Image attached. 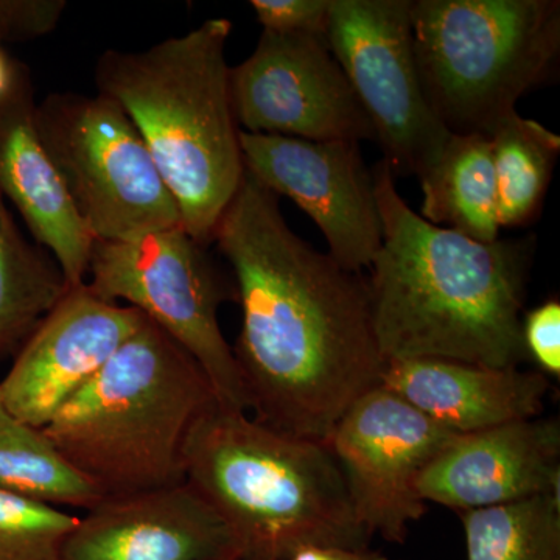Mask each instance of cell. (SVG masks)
<instances>
[{
	"instance_id": "cell-1",
	"label": "cell",
	"mask_w": 560,
	"mask_h": 560,
	"mask_svg": "<svg viewBox=\"0 0 560 560\" xmlns=\"http://www.w3.org/2000/svg\"><path fill=\"white\" fill-rule=\"evenodd\" d=\"M213 242L235 276L242 329L232 352L254 419L326 442L385 370L366 280L294 234L278 195L246 172Z\"/></svg>"
},
{
	"instance_id": "cell-2",
	"label": "cell",
	"mask_w": 560,
	"mask_h": 560,
	"mask_svg": "<svg viewBox=\"0 0 560 560\" xmlns=\"http://www.w3.org/2000/svg\"><path fill=\"white\" fill-rule=\"evenodd\" d=\"M372 176L382 246L366 287L383 360L517 368L533 238L482 243L436 226L400 197L388 162Z\"/></svg>"
},
{
	"instance_id": "cell-3",
	"label": "cell",
	"mask_w": 560,
	"mask_h": 560,
	"mask_svg": "<svg viewBox=\"0 0 560 560\" xmlns=\"http://www.w3.org/2000/svg\"><path fill=\"white\" fill-rule=\"evenodd\" d=\"M184 480L237 541L238 560H290L308 547L368 550L345 475L326 442L301 440L219 401L191 427Z\"/></svg>"
},
{
	"instance_id": "cell-4",
	"label": "cell",
	"mask_w": 560,
	"mask_h": 560,
	"mask_svg": "<svg viewBox=\"0 0 560 560\" xmlns=\"http://www.w3.org/2000/svg\"><path fill=\"white\" fill-rule=\"evenodd\" d=\"M231 31L209 20L147 50H106L95 68L98 92L142 136L184 230L206 246L245 175L224 57Z\"/></svg>"
},
{
	"instance_id": "cell-5",
	"label": "cell",
	"mask_w": 560,
	"mask_h": 560,
	"mask_svg": "<svg viewBox=\"0 0 560 560\" xmlns=\"http://www.w3.org/2000/svg\"><path fill=\"white\" fill-rule=\"evenodd\" d=\"M213 401L200 364L145 318L43 430L103 495H125L186 481L184 442Z\"/></svg>"
},
{
	"instance_id": "cell-6",
	"label": "cell",
	"mask_w": 560,
	"mask_h": 560,
	"mask_svg": "<svg viewBox=\"0 0 560 560\" xmlns=\"http://www.w3.org/2000/svg\"><path fill=\"white\" fill-rule=\"evenodd\" d=\"M412 46L431 113L451 135H481L555 79L559 0H411Z\"/></svg>"
},
{
	"instance_id": "cell-7",
	"label": "cell",
	"mask_w": 560,
	"mask_h": 560,
	"mask_svg": "<svg viewBox=\"0 0 560 560\" xmlns=\"http://www.w3.org/2000/svg\"><path fill=\"white\" fill-rule=\"evenodd\" d=\"M35 124L92 241L183 226L178 202L119 103L101 92H54L36 103Z\"/></svg>"
},
{
	"instance_id": "cell-8",
	"label": "cell",
	"mask_w": 560,
	"mask_h": 560,
	"mask_svg": "<svg viewBox=\"0 0 560 560\" xmlns=\"http://www.w3.org/2000/svg\"><path fill=\"white\" fill-rule=\"evenodd\" d=\"M206 248L183 226L94 242L86 285L103 300L138 308L200 364L220 405L246 412L241 371L219 323L221 304L237 301V291Z\"/></svg>"
},
{
	"instance_id": "cell-9",
	"label": "cell",
	"mask_w": 560,
	"mask_h": 560,
	"mask_svg": "<svg viewBox=\"0 0 560 560\" xmlns=\"http://www.w3.org/2000/svg\"><path fill=\"white\" fill-rule=\"evenodd\" d=\"M327 44L394 175L422 178L451 139L420 86L411 0H331Z\"/></svg>"
},
{
	"instance_id": "cell-10",
	"label": "cell",
	"mask_w": 560,
	"mask_h": 560,
	"mask_svg": "<svg viewBox=\"0 0 560 560\" xmlns=\"http://www.w3.org/2000/svg\"><path fill=\"white\" fill-rule=\"evenodd\" d=\"M458 436L378 385L350 405L326 445L361 525L372 537L401 545L427 512L416 490L419 475Z\"/></svg>"
},
{
	"instance_id": "cell-11",
	"label": "cell",
	"mask_w": 560,
	"mask_h": 560,
	"mask_svg": "<svg viewBox=\"0 0 560 560\" xmlns=\"http://www.w3.org/2000/svg\"><path fill=\"white\" fill-rule=\"evenodd\" d=\"M235 121L253 135L375 140L326 36L264 31L248 60L230 70Z\"/></svg>"
},
{
	"instance_id": "cell-12",
	"label": "cell",
	"mask_w": 560,
	"mask_h": 560,
	"mask_svg": "<svg viewBox=\"0 0 560 560\" xmlns=\"http://www.w3.org/2000/svg\"><path fill=\"white\" fill-rule=\"evenodd\" d=\"M245 172L278 197L290 198L323 232L342 268H370L382 246L374 176L359 142L285 138L241 131Z\"/></svg>"
},
{
	"instance_id": "cell-13",
	"label": "cell",
	"mask_w": 560,
	"mask_h": 560,
	"mask_svg": "<svg viewBox=\"0 0 560 560\" xmlns=\"http://www.w3.org/2000/svg\"><path fill=\"white\" fill-rule=\"evenodd\" d=\"M145 316L72 287L14 355L0 382V397L11 415L44 429L51 418L142 326Z\"/></svg>"
},
{
	"instance_id": "cell-14",
	"label": "cell",
	"mask_w": 560,
	"mask_h": 560,
	"mask_svg": "<svg viewBox=\"0 0 560 560\" xmlns=\"http://www.w3.org/2000/svg\"><path fill=\"white\" fill-rule=\"evenodd\" d=\"M62 560H238L219 512L189 482L105 497L62 548Z\"/></svg>"
},
{
	"instance_id": "cell-15",
	"label": "cell",
	"mask_w": 560,
	"mask_h": 560,
	"mask_svg": "<svg viewBox=\"0 0 560 560\" xmlns=\"http://www.w3.org/2000/svg\"><path fill=\"white\" fill-rule=\"evenodd\" d=\"M420 499L458 512L560 493V423L526 419L459 434L416 482Z\"/></svg>"
},
{
	"instance_id": "cell-16",
	"label": "cell",
	"mask_w": 560,
	"mask_h": 560,
	"mask_svg": "<svg viewBox=\"0 0 560 560\" xmlns=\"http://www.w3.org/2000/svg\"><path fill=\"white\" fill-rule=\"evenodd\" d=\"M35 110L31 70L24 65L14 86L0 98V195L58 261L69 285H83L94 241L40 143Z\"/></svg>"
},
{
	"instance_id": "cell-17",
	"label": "cell",
	"mask_w": 560,
	"mask_h": 560,
	"mask_svg": "<svg viewBox=\"0 0 560 560\" xmlns=\"http://www.w3.org/2000/svg\"><path fill=\"white\" fill-rule=\"evenodd\" d=\"M381 385L456 434L539 418L550 389L541 372L460 361H386Z\"/></svg>"
},
{
	"instance_id": "cell-18",
	"label": "cell",
	"mask_w": 560,
	"mask_h": 560,
	"mask_svg": "<svg viewBox=\"0 0 560 560\" xmlns=\"http://www.w3.org/2000/svg\"><path fill=\"white\" fill-rule=\"evenodd\" d=\"M420 180L422 215L474 241H499L497 184L490 139L452 135L440 160Z\"/></svg>"
},
{
	"instance_id": "cell-19",
	"label": "cell",
	"mask_w": 560,
	"mask_h": 560,
	"mask_svg": "<svg viewBox=\"0 0 560 560\" xmlns=\"http://www.w3.org/2000/svg\"><path fill=\"white\" fill-rule=\"evenodd\" d=\"M70 289L58 261L25 238L0 195V359L16 355Z\"/></svg>"
},
{
	"instance_id": "cell-20",
	"label": "cell",
	"mask_w": 560,
	"mask_h": 560,
	"mask_svg": "<svg viewBox=\"0 0 560 560\" xmlns=\"http://www.w3.org/2000/svg\"><path fill=\"white\" fill-rule=\"evenodd\" d=\"M0 490L51 506L90 511L105 495L81 475L46 431L11 415L0 397Z\"/></svg>"
},
{
	"instance_id": "cell-21",
	"label": "cell",
	"mask_w": 560,
	"mask_h": 560,
	"mask_svg": "<svg viewBox=\"0 0 560 560\" xmlns=\"http://www.w3.org/2000/svg\"><path fill=\"white\" fill-rule=\"evenodd\" d=\"M500 228L537 219L560 151V138L515 113L490 135Z\"/></svg>"
},
{
	"instance_id": "cell-22",
	"label": "cell",
	"mask_w": 560,
	"mask_h": 560,
	"mask_svg": "<svg viewBox=\"0 0 560 560\" xmlns=\"http://www.w3.org/2000/svg\"><path fill=\"white\" fill-rule=\"evenodd\" d=\"M467 560H560V493L459 512Z\"/></svg>"
},
{
	"instance_id": "cell-23",
	"label": "cell",
	"mask_w": 560,
	"mask_h": 560,
	"mask_svg": "<svg viewBox=\"0 0 560 560\" xmlns=\"http://www.w3.org/2000/svg\"><path fill=\"white\" fill-rule=\"evenodd\" d=\"M77 515L0 490V560H62Z\"/></svg>"
},
{
	"instance_id": "cell-24",
	"label": "cell",
	"mask_w": 560,
	"mask_h": 560,
	"mask_svg": "<svg viewBox=\"0 0 560 560\" xmlns=\"http://www.w3.org/2000/svg\"><path fill=\"white\" fill-rule=\"evenodd\" d=\"M66 9L65 0H0V46L49 35Z\"/></svg>"
},
{
	"instance_id": "cell-25",
	"label": "cell",
	"mask_w": 560,
	"mask_h": 560,
	"mask_svg": "<svg viewBox=\"0 0 560 560\" xmlns=\"http://www.w3.org/2000/svg\"><path fill=\"white\" fill-rule=\"evenodd\" d=\"M264 31L326 36L331 0H253Z\"/></svg>"
},
{
	"instance_id": "cell-26",
	"label": "cell",
	"mask_w": 560,
	"mask_h": 560,
	"mask_svg": "<svg viewBox=\"0 0 560 560\" xmlns=\"http://www.w3.org/2000/svg\"><path fill=\"white\" fill-rule=\"evenodd\" d=\"M522 340L526 357L539 372L560 377V302L550 300L533 308L522 319Z\"/></svg>"
},
{
	"instance_id": "cell-27",
	"label": "cell",
	"mask_w": 560,
	"mask_h": 560,
	"mask_svg": "<svg viewBox=\"0 0 560 560\" xmlns=\"http://www.w3.org/2000/svg\"><path fill=\"white\" fill-rule=\"evenodd\" d=\"M290 560H389L381 551L350 550L340 547H308L291 556Z\"/></svg>"
},
{
	"instance_id": "cell-28",
	"label": "cell",
	"mask_w": 560,
	"mask_h": 560,
	"mask_svg": "<svg viewBox=\"0 0 560 560\" xmlns=\"http://www.w3.org/2000/svg\"><path fill=\"white\" fill-rule=\"evenodd\" d=\"M22 68H24V62L14 60L9 51L0 46V98L9 94L20 77Z\"/></svg>"
}]
</instances>
